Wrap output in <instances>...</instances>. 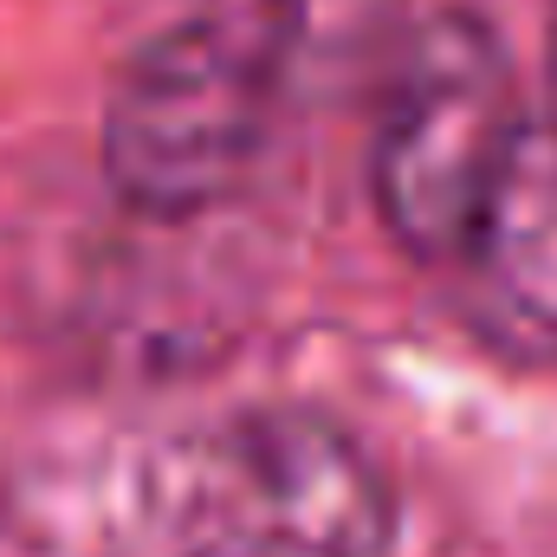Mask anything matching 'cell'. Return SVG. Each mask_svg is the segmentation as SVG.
<instances>
[{"label":"cell","instance_id":"obj_1","mask_svg":"<svg viewBox=\"0 0 557 557\" xmlns=\"http://www.w3.org/2000/svg\"><path fill=\"white\" fill-rule=\"evenodd\" d=\"M175 557H383L396 493L344 421L267 403L182 428L143 473Z\"/></svg>","mask_w":557,"mask_h":557},{"label":"cell","instance_id":"obj_2","mask_svg":"<svg viewBox=\"0 0 557 557\" xmlns=\"http://www.w3.org/2000/svg\"><path fill=\"white\" fill-rule=\"evenodd\" d=\"M519 137L525 111L499 33L460 7L421 20L389 72L370 149L389 234L421 260H460Z\"/></svg>","mask_w":557,"mask_h":557},{"label":"cell","instance_id":"obj_5","mask_svg":"<svg viewBox=\"0 0 557 557\" xmlns=\"http://www.w3.org/2000/svg\"><path fill=\"white\" fill-rule=\"evenodd\" d=\"M552 124H557V117H552Z\"/></svg>","mask_w":557,"mask_h":557},{"label":"cell","instance_id":"obj_3","mask_svg":"<svg viewBox=\"0 0 557 557\" xmlns=\"http://www.w3.org/2000/svg\"><path fill=\"white\" fill-rule=\"evenodd\" d=\"M273 111V33L253 13H188L124 59L104 104V175L143 214H201L253 162Z\"/></svg>","mask_w":557,"mask_h":557},{"label":"cell","instance_id":"obj_4","mask_svg":"<svg viewBox=\"0 0 557 557\" xmlns=\"http://www.w3.org/2000/svg\"><path fill=\"white\" fill-rule=\"evenodd\" d=\"M454 267L486 337L512 350L557 344V124H525Z\"/></svg>","mask_w":557,"mask_h":557}]
</instances>
